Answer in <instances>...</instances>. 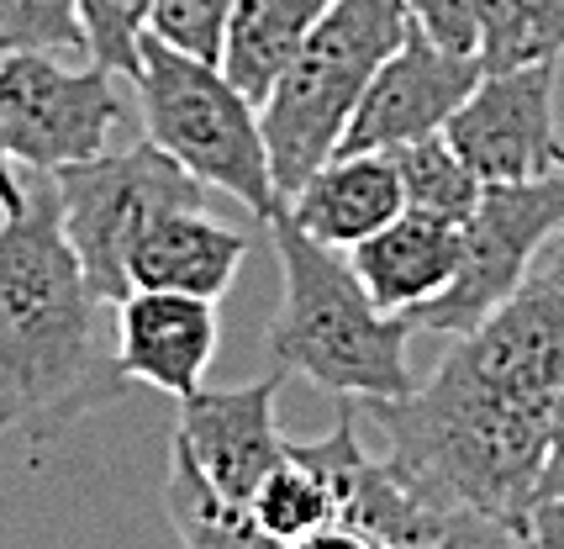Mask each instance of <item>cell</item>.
Masks as SVG:
<instances>
[{
  "label": "cell",
  "instance_id": "1",
  "mask_svg": "<svg viewBox=\"0 0 564 549\" xmlns=\"http://www.w3.org/2000/svg\"><path fill=\"white\" fill-rule=\"evenodd\" d=\"M564 397V233L486 323L401 401H359L380 454L427 513H486L528 528L549 418Z\"/></svg>",
  "mask_w": 564,
  "mask_h": 549
},
{
  "label": "cell",
  "instance_id": "2",
  "mask_svg": "<svg viewBox=\"0 0 564 549\" xmlns=\"http://www.w3.org/2000/svg\"><path fill=\"white\" fill-rule=\"evenodd\" d=\"M22 175V206L0 227V439L32 450L122 401L132 380L100 333V306L64 233L58 191L43 170Z\"/></svg>",
  "mask_w": 564,
  "mask_h": 549
},
{
  "label": "cell",
  "instance_id": "3",
  "mask_svg": "<svg viewBox=\"0 0 564 549\" xmlns=\"http://www.w3.org/2000/svg\"><path fill=\"white\" fill-rule=\"evenodd\" d=\"M280 254V312L270 317V354L280 370L306 375L317 391L344 401H401L417 391L406 359L412 323L380 312L348 254L306 238L285 206L270 212Z\"/></svg>",
  "mask_w": 564,
  "mask_h": 549
},
{
  "label": "cell",
  "instance_id": "4",
  "mask_svg": "<svg viewBox=\"0 0 564 549\" xmlns=\"http://www.w3.org/2000/svg\"><path fill=\"white\" fill-rule=\"evenodd\" d=\"M406 32L412 17L401 0H338L306 37V49L285 64V75L259 100V132L280 201L295 196L301 180L317 175L344 149L369 79L406 43Z\"/></svg>",
  "mask_w": 564,
  "mask_h": 549
},
{
  "label": "cell",
  "instance_id": "5",
  "mask_svg": "<svg viewBox=\"0 0 564 549\" xmlns=\"http://www.w3.org/2000/svg\"><path fill=\"white\" fill-rule=\"evenodd\" d=\"M132 85L148 143L164 149L174 164H185L206 191H221L259 223H270L280 191L259 132V106L221 75L217 58L180 53L148 32Z\"/></svg>",
  "mask_w": 564,
  "mask_h": 549
},
{
  "label": "cell",
  "instance_id": "6",
  "mask_svg": "<svg viewBox=\"0 0 564 549\" xmlns=\"http://www.w3.org/2000/svg\"><path fill=\"white\" fill-rule=\"evenodd\" d=\"M53 191H58V212H64L74 259H79L96 301H106V306L132 297V286H127L132 233L164 206H206V196H212L185 164H174L170 153L153 149L148 138L122 153L106 149L90 164L58 170Z\"/></svg>",
  "mask_w": 564,
  "mask_h": 549
},
{
  "label": "cell",
  "instance_id": "7",
  "mask_svg": "<svg viewBox=\"0 0 564 549\" xmlns=\"http://www.w3.org/2000/svg\"><path fill=\"white\" fill-rule=\"evenodd\" d=\"M564 233V170L522 185H486L475 212L465 217V249L459 270L443 286V297L417 306L406 323L412 333L465 338L501 312L512 291L533 274L543 249Z\"/></svg>",
  "mask_w": 564,
  "mask_h": 549
},
{
  "label": "cell",
  "instance_id": "8",
  "mask_svg": "<svg viewBox=\"0 0 564 549\" xmlns=\"http://www.w3.org/2000/svg\"><path fill=\"white\" fill-rule=\"evenodd\" d=\"M111 69H69L58 53H0V138L17 170H74L106 153L127 122V96Z\"/></svg>",
  "mask_w": 564,
  "mask_h": 549
},
{
  "label": "cell",
  "instance_id": "9",
  "mask_svg": "<svg viewBox=\"0 0 564 549\" xmlns=\"http://www.w3.org/2000/svg\"><path fill=\"white\" fill-rule=\"evenodd\" d=\"M560 64L496 69L480 75L465 106L448 117L443 138L465 159L480 185H522L560 170V122H554Z\"/></svg>",
  "mask_w": 564,
  "mask_h": 549
},
{
  "label": "cell",
  "instance_id": "10",
  "mask_svg": "<svg viewBox=\"0 0 564 549\" xmlns=\"http://www.w3.org/2000/svg\"><path fill=\"white\" fill-rule=\"evenodd\" d=\"M285 370L243 380V386H200L180 401L174 444L196 460V471L221 497L253 502V492L285 465V433L274 418Z\"/></svg>",
  "mask_w": 564,
  "mask_h": 549
},
{
  "label": "cell",
  "instance_id": "11",
  "mask_svg": "<svg viewBox=\"0 0 564 549\" xmlns=\"http://www.w3.org/2000/svg\"><path fill=\"white\" fill-rule=\"evenodd\" d=\"M480 75H486L480 58L438 49V43H427L417 26H412L406 43L380 64V75L369 79L365 100H359V111H354V122H348L344 149L348 153H391V149L417 143V138H433V132H443L448 117L465 106V96L475 90Z\"/></svg>",
  "mask_w": 564,
  "mask_h": 549
},
{
  "label": "cell",
  "instance_id": "12",
  "mask_svg": "<svg viewBox=\"0 0 564 549\" xmlns=\"http://www.w3.org/2000/svg\"><path fill=\"white\" fill-rule=\"evenodd\" d=\"M291 454H301L306 465H317L333 486V507L338 524L365 534L369 545L380 549H433V539L443 534L448 518L427 513L401 475L386 465V454L365 450V412L348 401L338 412V423L327 428L322 439H291Z\"/></svg>",
  "mask_w": 564,
  "mask_h": 549
},
{
  "label": "cell",
  "instance_id": "13",
  "mask_svg": "<svg viewBox=\"0 0 564 549\" xmlns=\"http://www.w3.org/2000/svg\"><path fill=\"white\" fill-rule=\"evenodd\" d=\"M117 365L127 380L185 401L221 344V301L185 291H132L117 301Z\"/></svg>",
  "mask_w": 564,
  "mask_h": 549
},
{
  "label": "cell",
  "instance_id": "14",
  "mask_svg": "<svg viewBox=\"0 0 564 549\" xmlns=\"http://www.w3.org/2000/svg\"><path fill=\"white\" fill-rule=\"evenodd\" d=\"M248 249V233L212 217L206 206H164L127 244V286L221 301L243 270Z\"/></svg>",
  "mask_w": 564,
  "mask_h": 549
},
{
  "label": "cell",
  "instance_id": "15",
  "mask_svg": "<svg viewBox=\"0 0 564 549\" xmlns=\"http://www.w3.org/2000/svg\"><path fill=\"white\" fill-rule=\"evenodd\" d=\"M459 249H465V223H443L406 206L375 238L348 249V265L380 312L412 317L417 306L443 297V286L459 270Z\"/></svg>",
  "mask_w": 564,
  "mask_h": 549
},
{
  "label": "cell",
  "instance_id": "16",
  "mask_svg": "<svg viewBox=\"0 0 564 549\" xmlns=\"http://www.w3.org/2000/svg\"><path fill=\"white\" fill-rule=\"evenodd\" d=\"M291 212V223L317 238L327 249H359L365 238H375L391 223L395 212H406L401 196V175H395L391 153H333L317 175L301 180L295 196L280 201Z\"/></svg>",
  "mask_w": 564,
  "mask_h": 549
},
{
  "label": "cell",
  "instance_id": "17",
  "mask_svg": "<svg viewBox=\"0 0 564 549\" xmlns=\"http://www.w3.org/2000/svg\"><path fill=\"white\" fill-rule=\"evenodd\" d=\"M338 0H232V17L221 32V75L232 79L253 106L270 96V85L285 75L306 37L327 22Z\"/></svg>",
  "mask_w": 564,
  "mask_h": 549
},
{
  "label": "cell",
  "instance_id": "18",
  "mask_svg": "<svg viewBox=\"0 0 564 549\" xmlns=\"http://www.w3.org/2000/svg\"><path fill=\"white\" fill-rule=\"evenodd\" d=\"M164 518H170L180 549H280L259 528L248 502L221 497L196 471V460L170 444V475H164Z\"/></svg>",
  "mask_w": 564,
  "mask_h": 549
},
{
  "label": "cell",
  "instance_id": "19",
  "mask_svg": "<svg viewBox=\"0 0 564 549\" xmlns=\"http://www.w3.org/2000/svg\"><path fill=\"white\" fill-rule=\"evenodd\" d=\"M564 53V0H480V69H528L560 64Z\"/></svg>",
  "mask_w": 564,
  "mask_h": 549
},
{
  "label": "cell",
  "instance_id": "20",
  "mask_svg": "<svg viewBox=\"0 0 564 549\" xmlns=\"http://www.w3.org/2000/svg\"><path fill=\"white\" fill-rule=\"evenodd\" d=\"M391 159H395V175H401L406 206L427 212V217H443V223H465L475 212V201H480V191H486L443 132L417 138L406 149H391Z\"/></svg>",
  "mask_w": 564,
  "mask_h": 549
},
{
  "label": "cell",
  "instance_id": "21",
  "mask_svg": "<svg viewBox=\"0 0 564 549\" xmlns=\"http://www.w3.org/2000/svg\"><path fill=\"white\" fill-rule=\"evenodd\" d=\"M253 518L270 534L274 545H295L306 534H322V528L338 524V507H333V486L317 465H306L301 454H291L285 444V465L253 492Z\"/></svg>",
  "mask_w": 564,
  "mask_h": 549
},
{
  "label": "cell",
  "instance_id": "22",
  "mask_svg": "<svg viewBox=\"0 0 564 549\" xmlns=\"http://www.w3.org/2000/svg\"><path fill=\"white\" fill-rule=\"evenodd\" d=\"M0 53H85L79 0H0Z\"/></svg>",
  "mask_w": 564,
  "mask_h": 549
},
{
  "label": "cell",
  "instance_id": "23",
  "mask_svg": "<svg viewBox=\"0 0 564 549\" xmlns=\"http://www.w3.org/2000/svg\"><path fill=\"white\" fill-rule=\"evenodd\" d=\"M79 22H85L90 64L122 79L138 75V49L153 22V0H79Z\"/></svg>",
  "mask_w": 564,
  "mask_h": 549
},
{
  "label": "cell",
  "instance_id": "24",
  "mask_svg": "<svg viewBox=\"0 0 564 549\" xmlns=\"http://www.w3.org/2000/svg\"><path fill=\"white\" fill-rule=\"evenodd\" d=\"M227 17H232V0H153V22H148V32L164 37V43L180 53L217 58Z\"/></svg>",
  "mask_w": 564,
  "mask_h": 549
},
{
  "label": "cell",
  "instance_id": "25",
  "mask_svg": "<svg viewBox=\"0 0 564 549\" xmlns=\"http://www.w3.org/2000/svg\"><path fill=\"white\" fill-rule=\"evenodd\" d=\"M427 43L475 58L480 49V0H401Z\"/></svg>",
  "mask_w": 564,
  "mask_h": 549
},
{
  "label": "cell",
  "instance_id": "26",
  "mask_svg": "<svg viewBox=\"0 0 564 549\" xmlns=\"http://www.w3.org/2000/svg\"><path fill=\"white\" fill-rule=\"evenodd\" d=\"M433 549H543L533 539V528L501 524V518H486V513H454L443 534L433 539Z\"/></svg>",
  "mask_w": 564,
  "mask_h": 549
},
{
  "label": "cell",
  "instance_id": "27",
  "mask_svg": "<svg viewBox=\"0 0 564 549\" xmlns=\"http://www.w3.org/2000/svg\"><path fill=\"white\" fill-rule=\"evenodd\" d=\"M543 502H564V397L554 401V418H549V450H543V475H539V507Z\"/></svg>",
  "mask_w": 564,
  "mask_h": 549
},
{
  "label": "cell",
  "instance_id": "28",
  "mask_svg": "<svg viewBox=\"0 0 564 549\" xmlns=\"http://www.w3.org/2000/svg\"><path fill=\"white\" fill-rule=\"evenodd\" d=\"M280 549H380V545H369L365 534H354V528H344V524H333V528H322V534H306V539L280 545Z\"/></svg>",
  "mask_w": 564,
  "mask_h": 549
},
{
  "label": "cell",
  "instance_id": "29",
  "mask_svg": "<svg viewBox=\"0 0 564 549\" xmlns=\"http://www.w3.org/2000/svg\"><path fill=\"white\" fill-rule=\"evenodd\" d=\"M533 539H539L543 549H564V502H543V507H533Z\"/></svg>",
  "mask_w": 564,
  "mask_h": 549
},
{
  "label": "cell",
  "instance_id": "30",
  "mask_svg": "<svg viewBox=\"0 0 564 549\" xmlns=\"http://www.w3.org/2000/svg\"><path fill=\"white\" fill-rule=\"evenodd\" d=\"M0 201H6V212L22 206V175H17V164H11V153H6V138H0Z\"/></svg>",
  "mask_w": 564,
  "mask_h": 549
},
{
  "label": "cell",
  "instance_id": "31",
  "mask_svg": "<svg viewBox=\"0 0 564 549\" xmlns=\"http://www.w3.org/2000/svg\"><path fill=\"white\" fill-rule=\"evenodd\" d=\"M6 217H11V212H6V201H0V227H6Z\"/></svg>",
  "mask_w": 564,
  "mask_h": 549
},
{
  "label": "cell",
  "instance_id": "32",
  "mask_svg": "<svg viewBox=\"0 0 564 549\" xmlns=\"http://www.w3.org/2000/svg\"><path fill=\"white\" fill-rule=\"evenodd\" d=\"M560 170H564V149H560Z\"/></svg>",
  "mask_w": 564,
  "mask_h": 549
}]
</instances>
